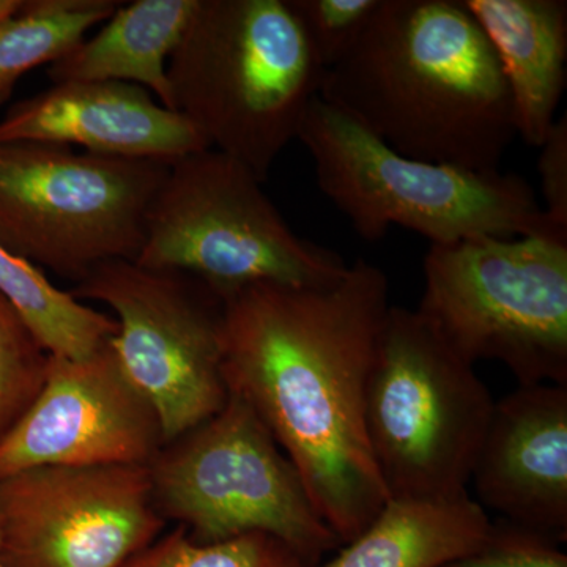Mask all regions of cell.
Instances as JSON below:
<instances>
[{
    "label": "cell",
    "mask_w": 567,
    "mask_h": 567,
    "mask_svg": "<svg viewBox=\"0 0 567 567\" xmlns=\"http://www.w3.org/2000/svg\"><path fill=\"white\" fill-rule=\"evenodd\" d=\"M537 169L540 175L543 210L550 223L567 233V115L563 114L540 145Z\"/></svg>",
    "instance_id": "obj_24"
},
{
    "label": "cell",
    "mask_w": 567,
    "mask_h": 567,
    "mask_svg": "<svg viewBox=\"0 0 567 567\" xmlns=\"http://www.w3.org/2000/svg\"><path fill=\"white\" fill-rule=\"evenodd\" d=\"M162 424L111 341L81 360L48 358L39 394L0 439V477L40 466L145 465Z\"/></svg>",
    "instance_id": "obj_12"
},
{
    "label": "cell",
    "mask_w": 567,
    "mask_h": 567,
    "mask_svg": "<svg viewBox=\"0 0 567 567\" xmlns=\"http://www.w3.org/2000/svg\"><path fill=\"white\" fill-rule=\"evenodd\" d=\"M0 142L78 145L95 155L167 164L210 148L151 92L114 81L62 82L21 100L0 121Z\"/></svg>",
    "instance_id": "obj_14"
},
{
    "label": "cell",
    "mask_w": 567,
    "mask_h": 567,
    "mask_svg": "<svg viewBox=\"0 0 567 567\" xmlns=\"http://www.w3.org/2000/svg\"><path fill=\"white\" fill-rule=\"evenodd\" d=\"M126 567H309L303 558L274 536L252 533L200 544L178 527L155 540Z\"/></svg>",
    "instance_id": "obj_20"
},
{
    "label": "cell",
    "mask_w": 567,
    "mask_h": 567,
    "mask_svg": "<svg viewBox=\"0 0 567 567\" xmlns=\"http://www.w3.org/2000/svg\"><path fill=\"white\" fill-rule=\"evenodd\" d=\"M48 358L31 328L0 295V439L39 394Z\"/></svg>",
    "instance_id": "obj_21"
},
{
    "label": "cell",
    "mask_w": 567,
    "mask_h": 567,
    "mask_svg": "<svg viewBox=\"0 0 567 567\" xmlns=\"http://www.w3.org/2000/svg\"><path fill=\"white\" fill-rule=\"evenodd\" d=\"M244 163L213 148L169 166L145 216L136 260L192 276L227 300L257 284L317 287L349 265L298 237Z\"/></svg>",
    "instance_id": "obj_5"
},
{
    "label": "cell",
    "mask_w": 567,
    "mask_h": 567,
    "mask_svg": "<svg viewBox=\"0 0 567 567\" xmlns=\"http://www.w3.org/2000/svg\"><path fill=\"white\" fill-rule=\"evenodd\" d=\"M112 309L111 339L123 372L147 399L173 442L229 399L223 372L224 298L192 276L152 270L133 260L93 268L70 290Z\"/></svg>",
    "instance_id": "obj_10"
},
{
    "label": "cell",
    "mask_w": 567,
    "mask_h": 567,
    "mask_svg": "<svg viewBox=\"0 0 567 567\" xmlns=\"http://www.w3.org/2000/svg\"><path fill=\"white\" fill-rule=\"evenodd\" d=\"M470 483L484 509L566 540L567 386L518 385L495 402Z\"/></svg>",
    "instance_id": "obj_13"
},
{
    "label": "cell",
    "mask_w": 567,
    "mask_h": 567,
    "mask_svg": "<svg viewBox=\"0 0 567 567\" xmlns=\"http://www.w3.org/2000/svg\"><path fill=\"white\" fill-rule=\"evenodd\" d=\"M320 99L393 151L495 173L517 137L491 43L462 0H382Z\"/></svg>",
    "instance_id": "obj_2"
},
{
    "label": "cell",
    "mask_w": 567,
    "mask_h": 567,
    "mask_svg": "<svg viewBox=\"0 0 567 567\" xmlns=\"http://www.w3.org/2000/svg\"><path fill=\"white\" fill-rule=\"evenodd\" d=\"M324 70L353 50L382 0H287Z\"/></svg>",
    "instance_id": "obj_22"
},
{
    "label": "cell",
    "mask_w": 567,
    "mask_h": 567,
    "mask_svg": "<svg viewBox=\"0 0 567 567\" xmlns=\"http://www.w3.org/2000/svg\"><path fill=\"white\" fill-rule=\"evenodd\" d=\"M447 567H567V555L550 537L502 520L483 546Z\"/></svg>",
    "instance_id": "obj_23"
},
{
    "label": "cell",
    "mask_w": 567,
    "mask_h": 567,
    "mask_svg": "<svg viewBox=\"0 0 567 567\" xmlns=\"http://www.w3.org/2000/svg\"><path fill=\"white\" fill-rule=\"evenodd\" d=\"M417 315L475 365L498 361L518 385L567 386V244L475 237L431 245Z\"/></svg>",
    "instance_id": "obj_6"
},
{
    "label": "cell",
    "mask_w": 567,
    "mask_h": 567,
    "mask_svg": "<svg viewBox=\"0 0 567 567\" xmlns=\"http://www.w3.org/2000/svg\"><path fill=\"white\" fill-rule=\"evenodd\" d=\"M169 166L0 142V246L74 282L104 262L136 260Z\"/></svg>",
    "instance_id": "obj_9"
},
{
    "label": "cell",
    "mask_w": 567,
    "mask_h": 567,
    "mask_svg": "<svg viewBox=\"0 0 567 567\" xmlns=\"http://www.w3.org/2000/svg\"><path fill=\"white\" fill-rule=\"evenodd\" d=\"M324 74L287 0H197L167 65L174 111L262 182Z\"/></svg>",
    "instance_id": "obj_3"
},
{
    "label": "cell",
    "mask_w": 567,
    "mask_h": 567,
    "mask_svg": "<svg viewBox=\"0 0 567 567\" xmlns=\"http://www.w3.org/2000/svg\"><path fill=\"white\" fill-rule=\"evenodd\" d=\"M297 140L311 153L320 192L363 240L401 226L431 245L475 237L567 244V233L550 223L520 175L409 158L320 96L309 104Z\"/></svg>",
    "instance_id": "obj_4"
},
{
    "label": "cell",
    "mask_w": 567,
    "mask_h": 567,
    "mask_svg": "<svg viewBox=\"0 0 567 567\" xmlns=\"http://www.w3.org/2000/svg\"><path fill=\"white\" fill-rule=\"evenodd\" d=\"M121 6L115 0H22L20 13L0 22V107L25 73L69 54Z\"/></svg>",
    "instance_id": "obj_19"
},
{
    "label": "cell",
    "mask_w": 567,
    "mask_h": 567,
    "mask_svg": "<svg viewBox=\"0 0 567 567\" xmlns=\"http://www.w3.org/2000/svg\"><path fill=\"white\" fill-rule=\"evenodd\" d=\"M390 309L385 271L364 259L324 286L257 284L224 300L227 388L267 425L342 546L390 499L365 432Z\"/></svg>",
    "instance_id": "obj_1"
},
{
    "label": "cell",
    "mask_w": 567,
    "mask_h": 567,
    "mask_svg": "<svg viewBox=\"0 0 567 567\" xmlns=\"http://www.w3.org/2000/svg\"><path fill=\"white\" fill-rule=\"evenodd\" d=\"M164 518L148 466H40L0 477L2 567H126Z\"/></svg>",
    "instance_id": "obj_11"
},
{
    "label": "cell",
    "mask_w": 567,
    "mask_h": 567,
    "mask_svg": "<svg viewBox=\"0 0 567 567\" xmlns=\"http://www.w3.org/2000/svg\"><path fill=\"white\" fill-rule=\"evenodd\" d=\"M492 522L468 495L390 498L330 561L316 567H447L486 543Z\"/></svg>",
    "instance_id": "obj_17"
},
{
    "label": "cell",
    "mask_w": 567,
    "mask_h": 567,
    "mask_svg": "<svg viewBox=\"0 0 567 567\" xmlns=\"http://www.w3.org/2000/svg\"><path fill=\"white\" fill-rule=\"evenodd\" d=\"M484 32L505 78L517 136L546 141L567 81L566 0H462Z\"/></svg>",
    "instance_id": "obj_15"
},
{
    "label": "cell",
    "mask_w": 567,
    "mask_h": 567,
    "mask_svg": "<svg viewBox=\"0 0 567 567\" xmlns=\"http://www.w3.org/2000/svg\"><path fill=\"white\" fill-rule=\"evenodd\" d=\"M0 295L54 357H91L117 333L111 316L58 289L41 268L0 246Z\"/></svg>",
    "instance_id": "obj_18"
},
{
    "label": "cell",
    "mask_w": 567,
    "mask_h": 567,
    "mask_svg": "<svg viewBox=\"0 0 567 567\" xmlns=\"http://www.w3.org/2000/svg\"><path fill=\"white\" fill-rule=\"evenodd\" d=\"M495 401L416 309L391 306L365 393V432L390 498L466 494Z\"/></svg>",
    "instance_id": "obj_7"
},
{
    "label": "cell",
    "mask_w": 567,
    "mask_h": 567,
    "mask_svg": "<svg viewBox=\"0 0 567 567\" xmlns=\"http://www.w3.org/2000/svg\"><path fill=\"white\" fill-rule=\"evenodd\" d=\"M197 0L123 3L102 31L48 66L52 84L114 81L140 85L174 111L167 65L188 28Z\"/></svg>",
    "instance_id": "obj_16"
},
{
    "label": "cell",
    "mask_w": 567,
    "mask_h": 567,
    "mask_svg": "<svg viewBox=\"0 0 567 567\" xmlns=\"http://www.w3.org/2000/svg\"><path fill=\"white\" fill-rule=\"evenodd\" d=\"M147 466L156 509L196 543L262 533L309 567L342 547L267 425L233 391L216 415L164 443Z\"/></svg>",
    "instance_id": "obj_8"
},
{
    "label": "cell",
    "mask_w": 567,
    "mask_h": 567,
    "mask_svg": "<svg viewBox=\"0 0 567 567\" xmlns=\"http://www.w3.org/2000/svg\"><path fill=\"white\" fill-rule=\"evenodd\" d=\"M22 0H0V22L20 13Z\"/></svg>",
    "instance_id": "obj_25"
},
{
    "label": "cell",
    "mask_w": 567,
    "mask_h": 567,
    "mask_svg": "<svg viewBox=\"0 0 567 567\" xmlns=\"http://www.w3.org/2000/svg\"><path fill=\"white\" fill-rule=\"evenodd\" d=\"M0 567H2V565H0Z\"/></svg>",
    "instance_id": "obj_26"
}]
</instances>
